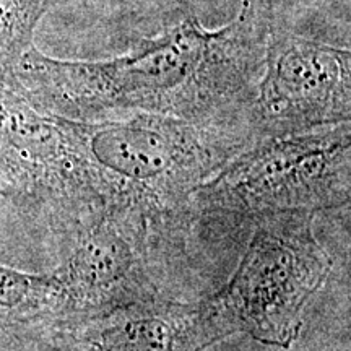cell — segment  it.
Instances as JSON below:
<instances>
[{
	"label": "cell",
	"mask_w": 351,
	"mask_h": 351,
	"mask_svg": "<svg viewBox=\"0 0 351 351\" xmlns=\"http://www.w3.org/2000/svg\"><path fill=\"white\" fill-rule=\"evenodd\" d=\"M274 23V0H244L219 29L187 16L106 60H54L29 52L19 75L44 106L72 121L148 112L247 125Z\"/></svg>",
	"instance_id": "1"
},
{
	"label": "cell",
	"mask_w": 351,
	"mask_h": 351,
	"mask_svg": "<svg viewBox=\"0 0 351 351\" xmlns=\"http://www.w3.org/2000/svg\"><path fill=\"white\" fill-rule=\"evenodd\" d=\"M65 124L70 195L95 213L125 205L165 225L191 212L195 189L254 143L244 124L148 112Z\"/></svg>",
	"instance_id": "2"
},
{
	"label": "cell",
	"mask_w": 351,
	"mask_h": 351,
	"mask_svg": "<svg viewBox=\"0 0 351 351\" xmlns=\"http://www.w3.org/2000/svg\"><path fill=\"white\" fill-rule=\"evenodd\" d=\"M350 179L348 121L249 145L195 189L191 210L249 219L313 215L348 205Z\"/></svg>",
	"instance_id": "3"
},
{
	"label": "cell",
	"mask_w": 351,
	"mask_h": 351,
	"mask_svg": "<svg viewBox=\"0 0 351 351\" xmlns=\"http://www.w3.org/2000/svg\"><path fill=\"white\" fill-rule=\"evenodd\" d=\"M256 223L239 267L207 300L225 335L245 332L267 345L289 346L306 302L326 283L332 258L315 238L313 215L276 213Z\"/></svg>",
	"instance_id": "4"
},
{
	"label": "cell",
	"mask_w": 351,
	"mask_h": 351,
	"mask_svg": "<svg viewBox=\"0 0 351 351\" xmlns=\"http://www.w3.org/2000/svg\"><path fill=\"white\" fill-rule=\"evenodd\" d=\"M350 114V49L274 23L245 116L254 143L348 122Z\"/></svg>",
	"instance_id": "5"
},
{
	"label": "cell",
	"mask_w": 351,
	"mask_h": 351,
	"mask_svg": "<svg viewBox=\"0 0 351 351\" xmlns=\"http://www.w3.org/2000/svg\"><path fill=\"white\" fill-rule=\"evenodd\" d=\"M165 223L142 210L109 205L91 217L60 280L62 314L85 317L155 298L150 251L156 228Z\"/></svg>",
	"instance_id": "6"
},
{
	"label": "cell",
	"mask_w": 351,
	"mask_h": 351,
	"mask_svg": "<svg viewBox=\"0 0 351 351\" xmlns=\"http://www.w3.org/2000/svg\"><path fill=\"white\" fill-rule=\"evenodd\" d=\"M67 328L75 351H200L226 337L207 301L158 296L67 319Z\"/></svg>",
	"instance_id": "7"
},
{
	"label": "cell",
	"mask_w": 351,
	"mask_h": 351,
	"mask_svg": "<svg viewBox=\"0 0 351 351\" xmlns=\"http://www.w3.org/2000/svg\"><path fill=\"white\" fill-rule=\"evenodd\" d=\"M65 300L59 275H32L0 265V327L62 314Z\"/></svg>",
	"instance_id": "8"
}]
</instances>
